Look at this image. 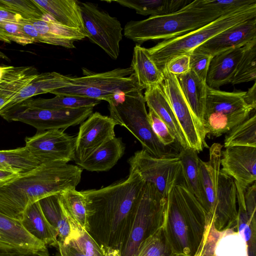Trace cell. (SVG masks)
I'll list each match as a JSON object with an SVG mask.
<instances>
[{"mask_svg":"<svg viewBox=\"0 0 256 256\" xmlns=\"http://www.w3.org/2000/svg\"><path fill=\"white\" fill-rule=\"evenodd\" d=\"M22 19L24 18L18 14L0 10V22H18Z\"/></svg>","mask_w":256,"mask_h":256,"instance_id":"cell-54","label":"cell"},{"mask_svg":"<svg viewBox=\"0 0 256 256\" xmlns=\"http://www.w3.org/2000/svg\"><path fill=\"white\" fill-rule=\"evenodd\" d=\"M14 96H0V110L8 103Z\"/></svg>","mask_w":256,"mask_h":256,"instance_id":"cell-57","label":"cell"},{"mask_svg":"<svg viewBox=\"0 0 256 256\" xmlns=\"http://www.w3.org/2000/svg\"><path fill=\"white\" fill-rule=\"evenodd\" d=\"M152 128L160 142L168 146L176 140V138L167 125L152 110L148 114Z\"/></svg>","mask_w":256,"mask_h":256,"instance_id":"cell-44","label":"cell"},{"mask_svg":"<svg viewBox=\"0 0 256 256\" xmlns=\"http://www.w3.org/2000/svg\"><path fill=\"white\" fill-rule=\"evenodd\" d=\"M0 10L28 20H41L44 13L33 0H0Z\"/></svg>","mask_w":256,"mask_h":256,"instance_id":"cell-42","label":"cell"},{"mask_svg":"<svg viewBox=\"0 0 256 256\" xmlns=\"http://www.w3.org/2000/svg\"><path fill=\"white\" fill-rule=\"evenodd\" d=\"M181 90L196 120L203 126L206 87V82L200 78L192 70L176 76Z\"/></svg>","mask_w":256,"mask_h":256,"instance_id":"cell-26","label":"cell"},{"mask_svg":"<svg viewBox=\"0 0 256 256\" xmlns=\"http://www.w3.org/2000/svg\"><path fill=\"white\" fill-rule=\"evenodd\" d=\"M213 256H248L246 242L232 228L218 231L213 248Z\"/></svg>","mask_w":256,"mask_h":256,"instance_id":"cell-36","label":"cell"},{"mask_svg":"<svg viewBox=\"0 0 256 256\" xmlns=\"http://www.w3.org/2000/svg\"><path fill=\"white\" fill-rule=\"evenodd\" d=\"M162 86L186 138L188 147L196 152L206 146V135L203 126L192 114L180 88L176 76L170 73L164 66Z\"/></svg>","mask_w":256,"mask_h":256,"instance_id":"cell-14","label":"cell"},{"mask_svg":"<svg viewBox=\"0 0 256 256\" xmlns=\"http://www.w3.org/2000/svg\"><path fill=\"white\" fill-rule=\"evenodd\" d=\"M93 107L64 110L17 108L1 116L8 122L18 121L37 130H64L82 123L93 112Z\"/></svg>","mask_w":256,"mask_h":256,"instance_id":"cell-13","label":"cell"},{"mask_svg":"<svg viewBox=\"0 0 256 256\" xmlns=\"http://www.w3.org/2000/svg\"><path fill=\"white\" fill-rule=\"evenodd\" d=\"M245 92H226L206 87L203 126L206 134L218 137L248 118L254 110L244 102Z\"/></svg>","mask_w":256,"mask_h":256,"instance_id":"cell-10","label":"cell"},{"mask_svg":"<svg viewBox=\"0 0 256 256\" xmlns=\"http://www.w3.org/2000/svg\"><path fill=\"white\" fill-rule=\"evenodd\" d=\"M101 101L100 100L86 97L59 95L56 96L55 97L51 98H30L10 110L17 108L48 110H64L86 107L94 108Z\"/></svg>","mask_w":256,"mask_h":256,"instance_id":"cell-31","label":"cell"},{"mask_svg":"<svg viewBox=\"0 0 256 256\" xmlns=\"http://www.w3.org/2000/svg\"><path fill=\"white\" fill-rule=\"evenodd\" d=\"M38 74L32 66H0V96H15Z\"/></svg>","mask_w":256,"mask_h":256,"instance_id":"cell-29","label":"cell"},{"mask_svg":"<svg viewBox=\"0 0 256 256\" xmlns=\"http://www.w3.org/2000/svg\"><path fill=\"white\" fill-rule=\"evenodd\" d=\"M23 174L0 168V188L12 182Z\"/></svg>","mask_w":256,"mask_h":256,"instance_id":"cell-50","label":"cell"},{"mask_svg":"<svg viewBox=\"0 0 256 256\" xmlns=\"http://www.w3.org/2000/svg\"><path fill=\"white\" fill-rule=\"evenodd\" d=\"M188 55L190 70L200 78L206 82L210 64L213 56L194 50Z\"/></svg>","mask_w":256,"mask_h":256,"instance_id":"cell-45","label":"cell"},{"mask_svg":"<svg viewBox=\"0 0 256 256\" xmlns=\"http://www.w3.org/2000/svg\"><path fill=\"white\" fill-rule=\"evenodd\" d=\"M82 170L60 161L40 164L0 188V212L20 220L26 208L40 200L76 189Z\"/></svg>","mask_w":256,"mask_h":256,"instance_id":"cell-2","label":"cell"},{"mask_svg":"<svg viewBox=\"0 0 256 256\" xmlns=\"http://www.w3.org/2000/svg\"><path fill=\"white\" fill-rule=\"evenodd\" d=\"M39 202L46 218L58 232V241L64 244H68L72 232L58 194L44 198Z\"/></svg>","mask_w":256,"mask_h":256,"instance_id":"cell-33","label":"cell"},{"mask_svg":"<svg viewBox=\"0 0 256 256\" xmlns=\"http://www.w3.org/2000/svg\"><path fill=\"white\" fill-rule=\"evenodd\" d=\"M58 253L56 256H88L78 249L68 245L58 242Z\"/></svg>","mask_w":256,"mask_h":256,"instance_id":"cell-51","label":"cell"},{"mask_svg":"<svg viewBox=\"0 0 256 256\" xmlns=\"http://www.w3.org/2000/svg\"><path fill=\"white\" fill-rule=\"evenodd\" d=\"M84 70V76L72 77L70 85L50 93L56 96H75L104 100L112 104L122 94L144 90L130 66L100 73Z\"/></svg>","mask_w":256,"mask_h":256,"instance_id":"cell-7","label":"cell"},{"mask_svg":"<svg viewBox=\"0 0 256 256\" xmlns=\"http://www.w3.org/2000/svg\"><path fill=\"white\" fill-rule=\"evenodd\" d=\"M76 136L61 130H37L25 138L26 146L40 163L60 161L68 162L74 158Z\"/></svg>","mask_w":256,"mask_h":256,"instance_id":"cell-15","label":"cell"},{"mask_svg":"<svg viewBox=\"0 0 256 256\" xmlns=\"http://www.w3.org/2000/svg\"><path fill=\"white\" fill-rule=\"evenodd\" d=\"M166 199L154 184L146 182L138 201L128 236L120 249V256H136L142 242L163 226Z\"/></svg>","mask_w":256,"mask_h":256,"instance_id":"cell-9","label":"cell"},{"mask_svg":"<svg viewBox=\"0 0 256 256\" xmlns=\"http://www.w3.org/2000/svg\"><path fill=\"white\" fill-rule=\"evenodd\" d=\"M18 24L24 33L33 40L34 43H42L40 34L28 20L22 19L18 22Z\"/></svg>","mask_w":256,"mask_h":256,"instance_id":"cell-49","label":"cell"},{"mask_svg":"<svg viewBox=\"0 0 256 256\" xmlns=\"http://www.w3.org/2000/svg\"><path fill=\"white\" fill-rule=\"evenodd\" d=\"M256 38L246 46L236 68L231 84H239L256 79Z\"/></svg>","mask_w":256,"mask_h":256,"instance_id":"cell-41","label":"cell"},{"mask_svg":"<svg viewBox=\"0 0 256 256\" xmlns=\"http://www.w3.org/2000/svg\"><path fill=\"white\" fill-rule=\"evenodd\" d=\"M178 156L182 162L183 182L203 208L204 196L200 166V159L196 152L190 148H182Z\"/></svg>","mask_w":256,"mask_h":256,"instance_id":"cell-30","label":"cell"},{"mask_svg":"<svg viewBox=\"0 0 256 256\" xmlns=\"http://www.w3.org/2000/svg\"><path fill=\"white\" fill-rule=\"evenodd\" d=\"M244 99L245 102L254 110L256 107V82H254L253 86L245 92Z\"/></svg>","mask_w":256,"mask_h":256,"instance_id":"cell-53","label":"cell"},{"mask_svg":"<svg viewBox=\"0 0 256 256\" xmlns=\"http://www.w3.org/2000/svg\"><path fill=\"white\" fill-rule=\"evenodd\" d=\"M28 20L40 34L42 43L74 48V42L86 38L79 30L60 24L48 14L41 20Z\"/></svg>","mask_w":256,"mask_h":256,"instance_id":"cell-21","label":"cell"},{"mask_svg":"<svg viewBox=\"0 0 256 256\" xmlns=\"http://www.w3.org/2000/svg\"><path fill=\"white\" fill-rule=\"evenodd\" d=\"M64 213L69 222L72 232L70 240L67 244L78 249L88 256H104L100 247L88 231L65 212Z\"/></svg>","mask_w":256,"mask_h":256,"instance_id":"cell-39","label":"cell"},{"mask_svg":"<svg viewBox=\"0 0 256 256\" xmlns=\"http://www.w3.org/2000/svg\"><path fill=\"white\" fill-rule=\"evenodd\" d=\"M142 92L123 94L114 103L109 104L110 117L130 132L140 142L142 150L152 156L162 158L173 154L154 134Z\"/></svg>","mask_w":256,"mask_h":256,"instance_id":"cell-8","label":"cell"},{"mask_svg":"<svg viewBox=\"0 0 256 256\" xmlns=\"http://www.w3.org/2000/svg\"><path fill=\"white\" fill-rule=\"evenodd\" d=\"M44 14L60 24L79 30L86 37L81 9L76 0H33Z\"/></svg>","mask_w":256,"mask_h":256,"instance_id":"cell-24","label":"cell"},{"mask_svg":"<svg viewBox=\"0 0 256 256\" xmlns=\"http://www.w3.org/2000/svg\"><path fill=\"white\" fill-rule=\"evenodd\" d=\"M46 246L30 234L20 220L0 212V252L40 251Z\"/></svg>","mask_w":256,"mask_h":256,"instance_id":"cell-19","label":"cell"},{"mask_svg":"<svg viewBox=\"0 0 256 256\" xmlns=\"http://www.w3.org/2000/svg\"><path fill=\"white\" fill-rule=\"evenodd\" d=\"M125 144L116 136L100 146L79 166L90 172H106L111 169L124 155Z\"/></svg>","mask_w":256,"mask_h":256,"instance_id":"cell-27","label":"cell"},{"mask_svg":"<svg viewBox=\"0 0 256 256\" xmlns=\"http://www.w3.org/2000/svg\"><path fill=\"white\" fill-rule=\"evenodd\" d=\"M40 164L24 146L14 149L0 150V168L20 174L31 170Z\"/></svg>","mask_w":256,"mask_h":256,"instance_id":"cell-35","label":"cell"},{"mask_svg":"<svg viewBox=\"0 0 256 256\" xmlns=\"http://www.w3.org/2000/svg\"><path fill=\"white\" fill-rule=\"evenodd\" d=\"M164 66L170 73L175 76L184 74L190 70V56L186 54L176 56L170 58Z\"/></svg>","mask_w":256,"mask_h":256,"instance_id":"cell-47","label":"cell"},{"mask_svg":"<svg viewBox=\"0 0 256 256\" xmlns=\"http://www.w3.org/2000/svg\"><path fill=\"white\" fill-rule=\"evenodd\" d=\"M117 125L110 116L98 112L92 113L80 124L76 136L73 160L78 166L102 144L115 137Z\"/></svg>","mask_w":256,"mask_h":256,"instance_id":"cell-16","label":"cell"},{"mask_svg":"<svg viewBox=\"0 0 256 256\" xmlns=\"http://www.w3.org/2000/svg\"><path fill=\"white\" fill-rule=\"evenodd\" d=\"M246 46L228 49L212 57L206 80L208 87L218 90L231 83Z\"/></svg>","mask_w":256,"mask_h":256,"instance_id":"cell-23","label":"cell"},{"mask_svg":"<svg viewBox=\"0 0 256 256\" xmlns=\"http://www.w3.org/2000/svg\"><path fill=\"white\" fill-rule=\"evenodd\" d=\"M236 188V200L238 203L236 224L232 228L244 238L248 248V256H256V216H250L246 212L244 194L246 189L235 182Z\"/></svg>","mask_w":256,"mask_h":256,"instance_id":"cell-32","label":"cell"},{"mask_svg":"<svg viewBox=\"0 0 256 256\" xmlns=\"http://www.w3.org/2000/svg\"><path fill=\"white\" fill-rule=\"evenodd\" d=\"M20 221L25 230L33 237L46 246L57 247L58 232L46 218L39 201L26 208Z\"/></svg>","mask_w":256,"mask_h":256,"instance_id":"cell-25","label":"cell"},{"mask_svg":"<svg viewBox=\"0 0 256 256\" xmlns=\"http://www.w3.org/2000/svg\"><path fill=\"white\" fill-rule=\"evenodd\" d=\"M254 18H256V2L224 14L206 25L186 34L158 43L148 48L150 58L161 70L173 57L189 54L221 32Z\"/></svg>","mask_w":256,"mask_h":256,"instance_id":"cell-6","label":"cell"},{"mask_svg":"<svg viewBox=\"0 0 256 256\" xmlns=\"http://www.w3.org/2000/svg\"><path fill=\"white\" fill-rule=\"evenodd\" d=\"M128 163L130 170L138 172L146 182L154 184L166 198L172 188L182 178V162L178 154L156 158L142 150L135 152Z\"/></svg>","mask_w":256,"mask_h":256,"instance_id":"cell-11","label":"cell"},{"mask_svg":"<svg viewBox=\"0 0 256 256\" xmlns=\"http://www.w3.org/2000/svg\"><path fill=\"white\" fill-rule=\"evenodd\" d=\"M256 2V0H198L200 6L218 10L224 13Z\"/></svg>","mask_w":256,"mask_h":256,"instance_id":"cell-43","label":"cell"},{"mask_svg":"<svg viewBox=\"0 0 256 256\" xmlns=\"http://www.w3.org/2000/svg\"><path fill=\"white\" fill-rule=\"evenodd\" d=\"M0 41L7 44H10L12 41L9 38L8 34L0 28Z\"/></svg>","mask_w":256,"mask_h":256,"instance_id":"cell-56","label":"cell"},{"mask_svg":"<svg viewBox=\"0 0 256 256\" xmlns=\"http://www.w3.org/2000/svg\"><path fill=\"white\" fill-rule=\"evenodd\" d=\"M130 67L144 89L164 81L163 72L150 58L148 48L138 44L134 47Z\"/></svg>","mask_w":256,"mask_h":256,"instance_id":"cell-28","label":"cell"},{"mask_svg":"<svg viewBox=\"0 0 256 256\" xmlns=\"http://www.w3.org/2000/svg\"><path fill=\"white\" fill-rule=\"evenodd\" d=\"M136 256H182L176 254L169 242L164 227L140 244Z\"/></svg>","mask_w":256,"mask_h":256,"instance_id":"cell-40","label":"cell"},{"mask_svg":"<svg viewBox=\"0 0 256 256\" xmlns=\"http://www.w3.org/2000/svg\"><path fill=\"white\" fill-rule=\"evenodd\" d=\"M144 96L149 109L153 110L167 125L182 148H188L162 84L147 88Z\"/></svg>","mask_w":256,"mask_h":256,"instance_id":"cell-22","label":"cell"},{"mask_svg":"<svg viewBox=\"0 0 256 256\" xmlns=\"http://www.w3.org/2000/svg\"><path fill=\"white\" fill-rule=\"evenodd\" d=\"M220 168L244 188L256 182V147L234 146L222 152Z\"/></svg>","mask_w":256,"mask_h":256,"instance_id":"cell-17","label":"cell"},{"mask_svg":"<svg viewBox=\"0 0 256 256\" xmlns=\"http://www.w3.org/2000/svg\"><path fill=\"white\" fill-rule=\"evenodd\" d=\"M225 14L200 6L195 0L172 13L128 22L124 36L140 45L150 40H168L198 29Z\"/></svg>","mask_w":256,"mask_h":256,"instance_id":"cell-5","label":"cell"},{"mask_svg":"<svg viewBox=\"0 0 256 256\" xmlns=\"http://www.w3.org/2000/svg\"><path fill=\"white\" fill-rule=\"evenodd\" d=\"M104 256H120L119 250L106 246L100 247Z\"/></svg>","mask_w":256,"mask_h":256,"instance_id":"cell-55","label":"cell"},{"mask_svg":"<svg viewBox=\"0 0 256 256\" xmlns=\"http://www.w3.org/2000/svg\"><path fill=\"white\" fill-rule=\"evenodd\" d=\"M0 59L4 60L8 62H10V58L0 50Z\"/></svg>","mask_w":256,"mask_h":256,"instance_id":"cell-58","label":"cell"},{"mask_svg":"<svg viewBox=\"0 0 256 256\" xmlns=\"http://www.w3.org/2000/svg\"><path fill=\"white\" fill-rule=\"evenodd\" d=\"M244 204L247 214L250 216H256V182L246 189L244 194Z\"/></svg>","mask_w":256,"mask_h":256,"instance_id":"cell-48","label":"cell"},{"mask_svg":"<svg viewBox=\"0 0 256 256\" xmlns=\"http://www.w3.org/2000/svg\"><path fill=\"white\" fill-rule=\"evenodd\" d=\"M166 199L163 227L168 240L176 254L194 256L206 230V214L183 181L172 188Z\"/></svg>","mask_w":256,"mask_h":256,"instance_id":"cell-3","label":"cell"},{"mask_svg":"<svg viewBox=\"0 0 256 256\" xmlns=\"http://www.w3.org/2000/svg\"><path fill=\"white\" fill-rule=\"evenodd\" d=\"M58 196L64 212L88 232L86 203L81 192L69 189L58 194Z\"/></svg>","mask_w":256,"mask_h":256,"instance_id":"cell-37","label":"cell"},{"mask_svg":"<svg viewBox=\"0 0 256 256\" xmlns=\"http://www.w3.org/2000/svg\"><path fill=\"white\" fill-rule=\"evenodd\" d=\"M72 77L56 72L38 74L27 86L22 88L0 110V116L26 100L40 94L68 86Z\"/></svg>","mask_w":256,"mask_h":256,"instance_id":"cell-20","label":"cell"},{"mask_svg":"<svg viewBox=\"0 0 256 256\" xmlns=\"http://www.w3.org/2000/svg\"><path fill=\"white\" fill-rule=\"evenodd\" d=\"M222 149L220 144H212L209 160H200V164L204 196L203 208L218 231L233 228L238 217L236 186L234 178L220 169Z\"/></svg>","mask_w":256,"mask_h":256,"instance_id":"cell-4","label":"cell"},{"mask_svg":"<svg viewBox=\"0 0 256 256\" xmlns=\"http://www.w3.org/2000/svg\"><path fill=\"white\" fill-rule=\"evenodd\" d=\"M78 4L87 38L111 58L117 59L122 38L123 29L120 21L92 2H78Z\"/></svg>","mask_w":256,"mask_h":256,"instance_id":"cell-12","label":"cell"},{"mask_svg":"<svg viewBox=\"0 0 256 256\" xmlns=\"http://www.w3.org/2000/svg\"><path fill=\"white\" fill-rule=\"evenodd\" d=\"M0 256H50L48 249L40 251L0 252Z\"/></svg>","mask_w":256,"mask_h":256,"instance_id":"cell-52","label":"cell"},{"mask_svg":"<svg viewBox=\"0 0 256 256\" xmlns=\"http://www.w3.org/2000/svg\"><path fill=\"white\" fill-rule=\"evenodd\" d=\"M0 28L8 34L11 41L24 46L34 43L24 33L18 22H0Z\"/></svg>","mask_w":256,"mask_h":256,"instance_id":"cell-46","label":"cell"},{"mask_svg":"<svg viewBox=\"0 0 256 256\" xmlns=\"http://www.w3.org/2000/svg\"><path fill=\"white\" fill-rule=\"evenodd\" d=\"M145 183L138 172L130 170L124 180L99 189L80 191L86 203L88 232L100 247L120 250Z\"/></svg>","mask_w":256,"mask_h":256,"instance_id":"cell-1","label":"cell"},{"mask_svg":"<svg viewBox=\"0 0 256 256\" xmlns=\"http://www.w3.org/2000/svg\"><path fill=\"white\" fill-rule=\"evenodd\" d=\"M256 38V18H254L226 30L194 50L214 56L228 49L244 46Z\"/></svg>","mask_w":256,"mask_h":256,"instance_id":"cell-18","label":"cell"},{"mask_svg":"<svg viewBox=\"0 0 256 256\" xmlns=\"http://www.w3.org/2000/svg\"><path fill=\"white\" fill-rule=\"evenodd\" d=\"M112 2L134 10L143 16H162L174 12L192 1L188 0H116Z\"/></svg>","mask_w":256,"mask_h":256,"instance_id":"cell-34","label":"cell"},{"mask_svg":"<svg viewBox=\"0 0 256 256\" xmlns=\"http://www.w3.org/2000/svg\"><path fill=\"white\" fill-rule=\"evenodd\" d=\"M234 146L256 147V114L255 112L226 133L224 146Z\"/></svg>","mask_w":256,"mask_h":256,"instance_id":"cell-38","label":"cell"}]
</instances>
